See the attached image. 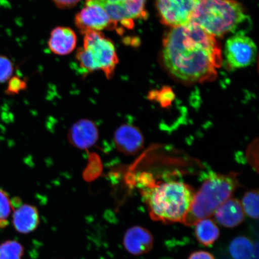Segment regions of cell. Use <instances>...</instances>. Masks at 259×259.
<instances>
[{
    "label": "cell",
    "mask_w": 259,
    "mask_h": 259,
    "mask_svg": "<svg viewBox=\"0 0 259 259\" xmlns=\"http://www.w3.org/2000/svg\"><path fill=\"white\" fill-rule=\"evenodd\" d=\"M195 194L189 184L176 181L155 182L154 179L141 190L151 219L167 225L183 223Z\"/></svg>",
    "instance_id": "7a4b0ae2"
},
{
    "label": "cell",
    "mask_w": 259,
    "mask_h": 259,
    "mask_svg": "<svg viewBox=\"0 0 259 259\" xmlns=\"http://www.w3.org/2000/svg\"><path fill=\"white\" fill-rule=\"evenodd\" d=\"M77 28L82 34L89 31L116 30L117 25L113 22L101 6L87 0L85 7L76 15L74 19Z\"/></svg>",
    "instance_id": "ba28073f"
},
{
    "label": "cell",
    "mask_w": 259,
    "mask_h": 259,
    "mask_svg": "<svg viewBox=\"0 0 259 259\" xmlns=\"http://www.w3.org/2000/svg\"><path fill=\"white\" fill-rule=\"evenodd\" d=\"M99 139V131L95 121L81 119L72 125L67 134V140L74 148L87 150L93 147Z\"/></svg>",
    "instance_id": "9c48e42d"
},
{
    "label": "cell",
    "mask_w": 259,
    "mask_h": 259,
    "mask_svg": "<svg viewBox=\"0 0 259 259\" xmlns=\"http://www.w3.org/2000/svg\"><path fill=\"white\" fill-rule=\"evenodd\" d=\"M196 2L197 0H156L161 22L171 28L189 24Z\"/></svg>",
    "instance_id": "52a82bcc"
},
{
    "label": "cell",
    "mask_w": 259,
    "mask_h": 259,
    "mask_svg": "<svg viewBox=\"0 0 259 259\" xmlns=\"http://www.w3.org/2000/svg\"><path fill=\"white\" fill-rule=\"evenodd\" d=\"M14 72V66L8 57L0 55V83L11 78Z\"/></svg>",
    "instance_id": "44dd1931"
},
{
    "label": "cell",
    "mask_w": 259,
    "mask_h": 259,
    "mask_svg": "<svg viewBox=\"0 0 259 259\" xmlns=\"http://www.w3.org/2000/svg\"><path fill=\"white\" fill-rule=\"evenodd\" d=\"M76 58L80 66L87 73H92L98 70L95 61L91 56L89 52L85 48H80L77 51Z\"/></svg>",
    "instance_id": "ffe728a7"
},
{
    "label": "cell",
    "mask_w": 259,
    "mask_h": 259,
    "mask_svg": "<svg viewBox=\"0 0 259 259\" xmlns=\"http://www.w3.org/2000/svg\"><path fill=\"white\" fill-rule=\"evenodd\" d=\"M229 251L234 259H255L258 255V246L246 236H240L233 239Z\"/></svg>",
    "instance_id": "2e32d148"
},
{
    "label": "cell",
    "mask_w": 259,
    "mask_h": 259,
    "mask_svg": "<svg viewBox=\"0 0 259 259\" xmlns=\"http://www.w3.org/2000/svg\"><path fill=\"white\" fill-rule=\"evenodd\" d=\"M248 160L251 166L258 169V139L249 146L247 153Z\"/></svg>",
    "instance_id": "603a6c76"
},
{
    "label": "cell",
    "mask_w": 259,
    "mask_h": 259,
    "mask_svg": "<svg viewBox=\"0 0 259 259\" xmlns=\"http://www.w3.org/2000/svg\"><path fill=\"white\" fill-rule=\"evenodd\" d=\"M162 58L168 72L187 83L214 80L222 63L215 37L192 22L171 28L165 35Z\"/></svg>",
    "instance_id": "6da1fadb"
},
{
    "label": "cell",
    "mask_w": 259,
    "mask_h": 259,
    "mask_svg": "<svg viewBox=\"0 0 259 259\" xmlns=\"http://www.w3.org/2000/svg\"><path fill=\"white\" fill-rule=\"evenodd\" d=\"M236 176L235 173L210 174L196 193L183 224L195 226L200 220L212 217L219 206L231 198L237 189L238 181Z\"/></svg>",
    "instance_id": "277c9868"
},
{
    "label": "cell",
    "mask_w": 259,
    "mask_h": 259,
    "mask_svg": "<svg viewBox=\"0 0 259 259\" xmlns=\"http://www.w3.org/2000/svg\"><path fill=\"white\" fill-rule=\"evenodd\" d=\"M83 34V48L89 52L98 70L111 79L119 61L114 44L100 31H89Z\"/></svg>",
    "instance_id": "5b68a950"
},
{
    "label": "cell",
    "mask_w": 259,
    "mask_h": 259,
    "mask_svg": "<svg viewBox=\"0 0 259 259\" xmlns=\"http://www.w3.org/2000/svg\"><path fill=\"white\" fill-rule=\"evenodd\" d=\"M246 18L237 0H197L191 22L215 37L235 31Z\"/></svg>",
    "instance_id": "3957f363"
},
{
    "label": "cell",
    "mask_w": 259,
    "mask_h": 259,
    "mask_svg": "<svg viewBox=\"0 0 259 259\" xmlns=\"http://www.w3.org/2000/svg\"><path fill=\"white\" fill-rule=\"evenodd\" d=\"M187 259H215V258L208 251L199 250L192 252Z\"/></svg>",
    "instance_id": "484cf974"
},
{
    "label": "cell",
    "mask_w": 259,
    "mask_h": 259,
    "mask_svg": "<svg viewBox=\"0 0 259 259\" xmlns=\"http://www.w3.org/2000/svg\"><path fill=\"white\" fill-rule=\"evenodd\" d=\"M24 248L15 240H9L0 245V259H22Z\"/></svg>",
    "instance_id": "ac0fdd59"
},
{
    "label": "cell",
    "mask_w": 259,
    "mask_h": 259,
    "mask_svg": "<svg viewBox=\"0 0 259 259\" xmlns=\"http://www.w3.org/2000/svg\"><path fill=\"white\" fill-rule=\"evenodd\" d=\"M12 209V203L8 193L0 189V229H4L9 225L8 219Z\"/></svg>",
    "instance_id": "d6986e66"
},
{
    "label": "cell",
    "mask_w": 259,
    "mask_h": 259,
    "mask_svg": "<svg viewBox=\"0 0 259 259\" xmlns=\"http://www.w3.org/2000/svg\"><path fill=\"white\" fill-rule=\"evenodd\" d=\"M58 8L69 9L75 6L81 0H52Z\"/></svg>",
    "instance_id": "d4e9b609"
},
{
    "label": "cell",
    "mask_w": 259,
    "mask_h": 259,
    "mask_svg": "<svg viewBox=\"0 0 259 259\" xmlns=\"http://www.w3.org/2000/svg\"><path fill=\"white\" fill-rule=\"evenodd\" d=\"M77 37L69 27H58L52 31L48 46L53 53L60 56L69 54L75 49Z\"/></svg>",
    "instance_id": "4fadbf2b"
},
{
    "label": "cell",
    "mask_w": 259,
    "mask_h": 259,
    "mask_svg": "<svg viewBox=\"0 0 259 259\" xmlns=\"http://www.w3.org/2000/svg\"><path fill=\"white\" fill-rule=\"evenodd\" d=\"M26 87H27V83L24 80H22L17 76H13L8 81L5 93L8 95H18L22 91H24Z\"/></svg>",
    "instance_id": "7402d4cb"
},
{
    "label": "cell",
    "mask_w": 259,
    "mask_h": 259,
    "mask_svg": "<svg viewBox=\"0 0 259 259\" xmlns=\"http://www.w3.org/2000/svg\"><path fill=\"white\" fill-rule=\"evenodd\" d=\"M213 215L219 224L228 228L240 225L245 219L241 202L232 197L219 206Z\"/></svg>",
    "instance_id": "7c38bea8"
},
{
    "label": "cell",
    "mask_w": 259,
    "mask_h": 259,
    "mask_svg": "<svg viewBox=\"0 0 259 259\" xmlns=\"http://www.w3.org/2000/svg\"><path fill=\"white\" fill-rule=\"evenodd\" d=\"M174 95L169 90H163L159 94L158 93L157 100L163 107L169 105L174 99Z\"/></svg>",
    "instance_id": "cb8c5ba5"
},
{
    "label": "cell",
    "mask_w": 259,
    "mask_h": 259,
    "mask_svg": "<svg viewBox=\"0 0 259 259\" xmlns=\"http://www.w3.org/2000/svg\"><path fill=\"white\" fill-rule=\"evenodd\" d=\"M195 236L197 241L204 247H209L218 240L220 229L212 219L200 220L195 225Z\"/></svg>",
    "instance_id": "9a60e30c"
},
{
    "label": "cell",
    "mask_w": 259,
    "mask_h": 259,
    "mask_svg": "<svg viewBox=\"0 0 259 259\" xmlns=\"http://www.w3.org/2000/svg\"><path fill=\"white\" fill-rule=\"evenodd\" d=\"M113 141L116 150L126 155L137 154L144 147L143 134L137 126L122 124L116 128Z\"/></svg>",
    "instance_id": "30bf717a"
},
{
    "label": "cell",
    "mask_w": 259,
    "mask_h": 259,
    "mask_svg": "<svg viewBox=\"0 0 259 259\" xmlns=\"http://www.w3.org/2000/svg\"><path fill=\"white\" fill-rule=\"evenodd\" d=\"M153 234L140 226L129 228L123 238V245L130 254L140 255L150 252L154 247Z\"/></svg>",
    "instance_id": "8fae6325"
},
{
    "label": "cell",
    "mask_w": 259,
    "mask_h": 259,
    "mask_svg": "<svg viewBox=\"0 0 259 259\" xmlns=\"http://www.w3.org/2000/svg\"><path fill=\"white\" fill-rule=\"evenodd\" d=\"M224 54L227 66L230 69H241L253 63L256 57L257 47L250 37L236 34L226 41Z\"/></svg>",
    "instance_id": "8992f818"
},
{
    "label": "cell",
    "mask_w": 259,
    "mask_h": 259,
    "mask_svg": "<svg viewBox=\"0 0 259 259\" xmlns=\"http://www.w3.org/2000/svg\"><path fill=\"white\" fill-rule=\"evenodd\" d=\"M258 191L252 190L246 192L242 197L241 205L244 213L251 218H258Z\"/></svg>",
    "instance_id": "e0dca14e"
},
{
    "label": "cell",
    "mask_w": 259,
    "mask_h": 259,
    "mask_svg": "<svg viewBox=\"0 0 259 259\" xmlns=\"http://www.w3.org/2000/svg\"><path fill=\"white\" fill-rule=\"evenodd\" d=\"M39 223V213L36 207L24 204L14 210L13 225L21 234H30L37 228Z\"/></svg>",
    "instance_id": "5bb4252c"
}]
</instances>
